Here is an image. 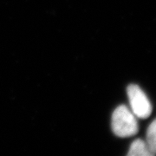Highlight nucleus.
Wrapping results in <instances>:
<instances>
[{"label":"nucleus","instance_id":"nucleus-3","mask_svg":"<svg viewBox=\"0 0 156 156\" xmlns=\"http://www.w3.org/2000/svg\"><path fill=\"white\" fill-rule=\"evenodd\" d=\"M128 156H152L145 141L137 139L130 146L128 153Z\"/></svg>","mask_w":156,"mask_h":156},{"label":"nucleus","instance_id":"nucleus-1","mask_svg":"<svg viewBox=\"0 0 156 156\" xmlns=\"http://www.w3.org/2000/svg\"><path fill=\"white\" fill-rule=\"evenodd\" d=\"M111 127L114 134L118 137L133 136L138 132V122L136 116L128 107H117L112 115Z\"/></svg>","mask_w":156,"mask_h":156},{"label":"nucleus","instance_id":"nucleus-4","mask_svg":"<svg viewBox=\"0 0 156 156\" xmlns=\"http://www.w3.org/2000/svg\"><path fill=\"white\" fill-rule=\"evenodd\" d=\"M155 121H153L152 123L149 125V127L147 128V140H146V144L147 146V148L150 152L151 155L154 156L155 154L156 151V139H155Z\"/></svg>","mask_w":156,"mask_h":156},{"label":"nucleus","instance_id":"nucleus-2","mask_svg":"<svg viewBox=\"0 0 156 156\" xmlns=\"http://www.w3.org/2000/svg\"><path fill=\"white\" fill-rule=\"evenodd\" d=\"M128 96L131 106V111L134 115L140 119L150 116L152 105L146 94L139 86L131 84L128 87Z\"/></svg>","mask_w":156,"mask_h":156}]
</instances>
